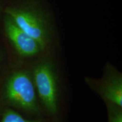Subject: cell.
<instances>
[{"mask_svg":"<svg viewBox=\"0 0 122 122\" xmlns=\"http://www.w3.org/2000/svg\"><path fill=\"white\" fill-rule=\"evenodd\" d=\"M4 12L39 44L42 51L52 44L55 36L52 17L41 0H28L21 5L10 6Z\"/></svg>","mask_w":122,"mask_h":122,"instance_id":"cell-1","label":"cell"},{"mask_svg":"<svg viewBox=\"0 0 122 122\" xmlns=\"http://www.w3.org/2000/svg\"><path fill=\"white\" fill-rule=\"evenodd\" d=\"M109 122H122V107L112 103H106Z\"/></svg>","mask_w":122,"mask_h":122,"instance_id":"cell-7","label":"cell"},{"mask_svg":"<svg viewBox=\"0 0 122 122\" xmlns=\"http://www.w3.org/2000/svg\"><path fill=\"white\" fill-rule=\"evenodd\" d=\"M4 28L7 37L21 56L35 57L42 52L39 44L19 28L11 18L6 14L4 18Z\"/></svg>","mask_w":122,"mask_h":122,"instance_id":"cell-5","label":"cell"},{"mask_svg":"<svg viewBox=\"0 0 122 122\" xmlns=\"http://www.w3.org/2000/svg\"><path fill=\"white\" fill-rule=\"evenodd\" d=\"M87 82L106 103L122 107V76L112 65L107 63L100 79H87Z\"/></svg>","mask_w":122,"mask_h":122,"instance_id":"cell-4","label":"cell"},{"mask_svg":"<svg viewBox=\"0 0 122 122\" xmlns=\"http://www.w3.org/2000/svg\"><path fill=\"white\" fill-rule=\"evenodd\" d=\"M1 122H42V120L26 119L13 110L7 109L4 112Z\"/></svg>","mask_w":122,"mask_h":122,"instance_id":"cell-6","label":"cell"},{"mask_svg":"<svg viewBox=\"0 0 122 122\" xmlns=\"http://www.w3.org/2000/svg\"><path fill=\"white\" fill-rule=\"evenodd\" d=\"M32 76L44 106L50 114L56 115L58 110V86L53 62L47 58L39 61L33 67Z\"/></svg>","mask_w":122,"mask_h":122,"instance_id":"cell-3","label":"cell"},{"mask_svg":"<svg viewBox=\"0 0 122 122\" xmlns=\"http://www.w3.org/2000/svg\"><path fill=\"white\" fill-rule=\"evenodd\" d=\"M4 97L15 107L32 113L40 112L32 74L28 71L19 70L9 76L5 85Z\"/></svg>","mask_w":122,"mask_h":122,"instance_id":"cell-2","label":"cell"}]
</instances>
